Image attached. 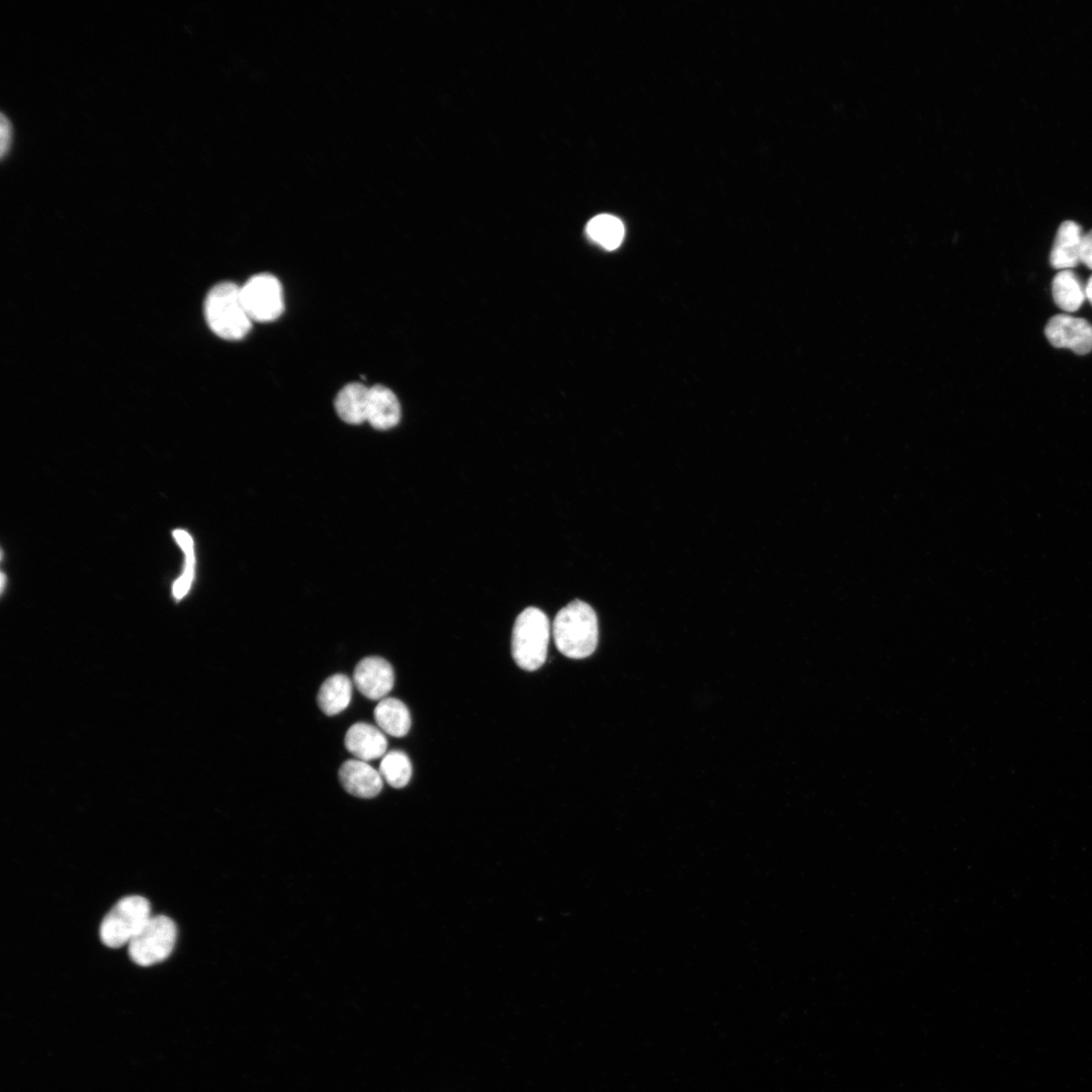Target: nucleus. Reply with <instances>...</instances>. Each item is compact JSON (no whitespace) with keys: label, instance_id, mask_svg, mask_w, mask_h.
<instances>
[{"label":"nucleus","instance_id":"nucleus-1","mask_svg":"<svg viewBox=\"0 0 1092 1092\" xmlns=\"http://www.w3.org/2000/svg\"><path fill=\"white\" fill-rule=\"evenodd\" d=\"M552 634L557 649L566 657L581 659L594 653L598 645V618L586 603L574 600L556 615Z\"/></svg>","mask_w":1092,"mask_h":1092},{"label":"nucleus","instance_id":"nucleus-2","mask_svg":"<svg viewBox=\"0 0 1092 1092\" xmlns=\"http://www.w3.org/2000/svg\"><path fill=\"white\" fill-rule=\"evenodd\" d=\"M204 315L211 331L225 340L243 339L252 328L241 297V286L234 282H220L207 293Z\"/></svg>","mask_w":1092,"mask_h":1092},{"label":"nucleus","instance_id":"nucleus-3","mask_svg":"<svg viewBox=\"0 0 1092 1092\" xmlns=\"http://www.w3.org/2000/svg\"><path fill=\"white\" fill-rule=\"evenodd\" d=\"M550 624L540 609L529 607L517 617L512 633V654L519 667L533 671L546 660Z\"/></svg>","mask_w":1092,"mask_h":1092},{"label":"nucleus","instance_id":"nucleus-4","mask_svg":"<svg viewBox=\"0 0 1092 1092\" xmlns=\"http://www.w3.org/2000/svg\"><path fill=\"white\" fill-rule=\"evenodd\" d=\"M150 917L151 906L145 897H123L103 917L99 927L100 939L112 948L128 944Z\"/></svg>","mask_w":1092,"mask_h":1092},{"label":"nucleus","instance_id":"nucleus-5","mask_svg":"<svg viewBox=\"0 0 1092 1092\" xmlns=\"http://www.w3.org/2000/svg\"><path fill=\"white\" fill-rule=\"evenodd\" d=\"M177 938L175 922L168 916H151L128 943L130 960L139 966L150 967L171 954Z\"/></svg>","mask_w":1092,"mask_h":1092},{"label":"nucleus","instance_id":"nucleus-6","mask_svg":"<svg viewBox=\"0 0 1092 1092\" xmlns=\"http://www.w3.org/2000/svg\"><path fill=\"white\" fill-rule=\"evenodd\" d=\"M241 297L252 322L275 321L284 309L281 283L269 273H260L250 277L241 286Z\"/></svg>","mask_w":1092,"mask_h":1092},{"label":"nucleus","instance_id":"nucleus-7","mask_svg":"<svg viewBox=\"0 0 1092 1092\" xmlns=\"http://www.w3.org/2000/svg\"><path fill=\"white\" fill-rule=\"evenodd\" d=\"M1044 335L1057 348L1070 349L1079 355L1092 350V325L1081 317L1056 314L1046 323Z\"/></svg>","mask_w":1092,"mask_h":1092},{"label":"nucleus","instance_id":"nucleus-8","mask_svg":"<svg viewBox=\"0 0 1092 1092\" xmlns=\"http://www.w3.org/2000/svg\"><path fill=\"white\" fill-rule=\"evenodd\" d=\"M353 681L357 690L366 698L381 700L393 688V668L382 657L368 656L361 659L356 665Z\"/></svg>","mask_w":1092,"mask_h":1092},{"label":"nucleus","instance_id":"nucleus-9","mask_svg":"<svg viewBox=\"0 0 1092 1092\" xmlns=\"http://www.w3.org/2000/svg\"><path fill=\"white\" fill-rule=\"evenodd\" d=\"M339 780L349 794L364 799L377 796L383 787L379 770L367 761L357 758L343 762L339 769Z\"/></svg>","mask_w":1092,"mask_h":1092},{"label":"nucleus","instance_id":"nucleus-10","mask_svg":"<svg viewBox=\"0 0 1092 1092\" xmlns=\"http://www.w3.org/2000/svg\"><path fill=\"white\" fill-rule=\"evenodd\" d=\"M345 746L355 758L370 761L383 757L387 740L383 731L371 724L358 722L346 732Z\"/></svg>","mask_w":1092,"mask_h":1092},{"label":"nucleus","instance_id":"nucleus-11","mask_svg":"<svg viewBox=\"0 0 1092 1092\" xmlns=\"http://www.w3.org/2000/svg\"><path fill=\"white\" fill-rule=\"evenodd\" d=\"M1083 236L1079 223L1073 220L1061 223L1050 255V263L1055 269L1068 270L1078 265Z\"/></svg>","mask_w":1092,"mask_h":1092},{"label":"nucleus","instance_id":"nucleus-12","mask_svg":"<svg viewBox=\"0 0 1092 1092\" xmlns=\"http://www.w3.org/2000/svg\"><path fill=\"white\" fill-rule=\"evenodd\" d=\"M400 404L388 387L376 384L370 387L367 422L377 430H388L400 420Z\"/></svg>","mask_w":1092,"mask_h":1092},{"label":"nucleus","instance_id":"nucleus-13","mask_svg":"<svg viewBox=\"0 0 1092 1092\" xmlns=\"http://www.w3.org/2000/svg\"><path fill=\"white\" fill-rule=\"evenodd\" d=\"M370 387L352 382L345 385L335 398L338 416L346 423L359 425L367 421Z\"/></svg>","mask_w":1092,"mask_h":1092},{"label":"nucleus","instance_id":"nucleus-14","mask_svg":"<svg viewBox=\"0 0 1092 1092\" xmlns=\"http://www.w3.org/2000/svg\"><path fill=\"white\" fill-rule=\"evenodd\" d=\"M374 718L383 732L394 737L406 735L412 725L407 707L395 698L381 699L374 709Z\"/></svg>","mask_w":1092,"mask_h":1092},{"label":"nucleus","instance_id":"nucleus-15","mask_svg":"<svg viewBox=\"0 0 1092 1092\" xmlns=\"http://www.w3.org/2000/svg\"><path fill=\"white\" fill-rule=\"evenodd\" d=\"M352 697V682L342 673H336L328 677L321 686L317 693L320 709L328 716H334L344 711L350 704Z\"/></svg>","mask_w":1092,"mask_h":1092},{"label":"nucleus","instance_id":"nucleus-16","mask_svg":"<svg viewBox=\"0 0 1092 1092\" xmlns=\"http://www.w3.org/2000/svg\"><path fill=\"white\" fill-rule=\"evenodd\" d=\"M1052 293L1056 304L1067 312L1078 310L1086 297L1080 279L1069 269L1056 274Z\"/></svg>","mask_w":1092,"mask_h":1092},{"label":"nucleus","instance_id":"nucleus-17","mask_svg":"<svg viewBox=\"0 0 1092 1092\" xmlns=\"http://www.w3.org/2000/svg\"><path fill=\"white\" fill-rule=\"evenodd\" d=\"M586 233L593 241L603 248L615 250L623 241L624 225L619 218L604 213L593 217L588 221Z\"/></svg>","mask_w":1092,"mask_h":1092},{"label":"nucleus","instance_id":"nucleus-18","mask_svg":"<svg viewBox=\"0 0 1092 1092\" xmlns=\"http://www.w3.org/2000/svg\"><path fill=\"white\" fill-rule=\"evenodd\" d=\"M378 770L388 785L400 789L410 782L413 767L404 752L392 750L383 755Z\"/></svg>","mask_w":1092,"mask_h":1092},{"label":"nucleus","instance_id":"nucleus-19","mask_svg":"<svg viewBox=\"0 0 1092 1092\" xmlns=\"http://www.w3.org/2000/svg\"><path fill=\"white\" fill-rule=\"evenodd\" d=\"M194 556L186 557L184 571L173 585V595L175 599H182L189 590L194 576Z\"/></svg>","mask_w":1092,"mask_h":1092},{"label":"nucleus","instance_id":"nucleus-20","mask_svg":"<svg viewBox=\"0 0 1092 1092\" xmlns=\"http://www.w3.org/2000/svg\"><path fill=\"white\" fill-rule=\"evenodd\" d=\"M0 134H1L0 153H1V157H4L6 152L9 150L10 145H11L12 125H11V122L8 119V117L3 112H1Z\"/></svg>","mask_w":1092,"mask_h":1092},{"label":"nucleus","instance_id":"nucleus-21","mask_svg":"<svg viewBox=\"0 0 1092 1092\" xmlns=\"http://www.w3.org/2000/svg\"><path fill=\"white\" fill-rule=\"evenodd\" d=\"M1080 262L1092 270V230L1083 236Z\"/></svg>","mask_w":1092,"mask_h":1092},{"label":"nucleus","instance_id":"nucleus-22","mask_svg":"<svg viewBox=\"0 0 1092 1092\" xmlns=\"http://www.w3.org/2000/svg\"><path fill=\"white\" fill-rule=\"evenodd\" d=\"M173 536L184 551L186 557L194 556L193 541L186 531L175 530Z\"/></svg>","mask_w":1092,"mask_h":1092},{"label":"nucleus","instance_id":"nucleus-23","mask_svg":"<svg viewBox=\"0 0 1092 1092\" xmlns=\"http://www.w3.org/2000/svg\"><path fill=\"white\" fill-rule=\"evenodd\" d=\"M1085 296L1087 297L1089 302L1092 304V275L1089 278V280L1087 281V284H1086V287H1085Z\"/></svg>","mask_w":1092,"mask_h":1092},{"label":"nucleus","instance_id":"nucleus-24","mask_svg":"<svg viewBox=\"0 0 1092 1092\" xmlns=\"http://www.w3.org/2000/svg\"><path fill=\"white\" fill-rule=\"evenodd\" d=\"M4 585H5V575H4V573H2L1 574V592L4 590Z\"/></svg>","mask_w":1092,"mask_h":1092}]
</instances>
